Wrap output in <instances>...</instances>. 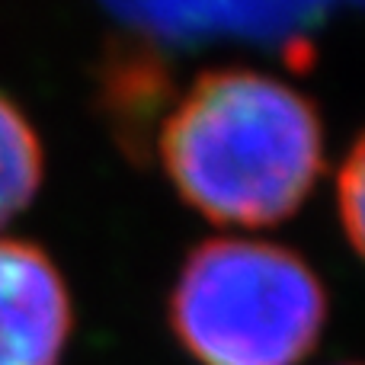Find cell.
I'll return each instance as SVG.
<instances>
[{
	"label": "cell",
	"mask_w": 365,
	"mask_h": 365,
	"mask_svg": "<svg viewBox=\"0 0 365 365\" xmlns=\"http://www.w3.org/2000/svg\"><path fill=\"white\" fill-rule=\"evenodd\" d=\"M160 160L186 205L218 225L285 221L324 170L308 96L269 74L218 68L195 77L160 128Z\"/></svg>",
	"instance_id": "1"
},
{
	"label": "cell",
	"mask_w": 365,
	"mask_h": 365,
	"mask_svg": "<svg viewBox=\"0 0 365 365\" xmlns=\"http://www.w3.org/2000/svg\"><path fill=\"white\" fill-rule=\"evenodd\" d=\"M324 321L327 295L314 269L266 240L195 247L170 295L173 334L199 365H298Z\"/></svg>",
	"instance_id": "2"
},
{
	"label": "cell",
	"mask_w": 365,
	"mask_h": 365,
	"mask_svg": "<svg viewBox=\"0 0 365 365\" xmlns=\"http://www.w3.org/2000/svg\"><path fill=\"white\" fill-rule=\"evenodd\" d=\"M71 324L68 285L48 253L0 237V365H58Z\"/></svg>",
	"instance_id": "3"
},
{
	"label": "cell",
	"mask_w": 365,
	"mask_h": 365,
	"mask_svg": "<svg viewBox=\"0 0 365 365\" xmlns=\"http://www.w3.org/2000/svg\"><path fill=\"white\" fill-rule=\"evenodd\" d=\"M45 154L23 109L0 93V227L10 225L42 186Z\"/></svg>",
	"instance_id": "4"
},
{
	"label": "cell",
	"mask_w": 365,
	"mask_h": 365,
	"mask_svg": "<svg viewBox=\"0 0 365 365\" xmlns=\"http://www.w3.org/2000/svg\"><path fill=\"white\" fill-rule=\"evenodd\" d=\"M340 218L346 227L353 247L359 250V257L365 259V135L353 145V151L343 160L340 180Z\"/></svg>",
	"instance_id": "5"
}]
</instances>
